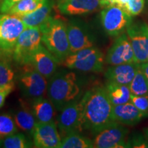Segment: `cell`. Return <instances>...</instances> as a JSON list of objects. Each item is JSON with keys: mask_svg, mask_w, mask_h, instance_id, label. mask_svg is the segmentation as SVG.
Masks as SVG:
<instances>
[{"mask_svg": "<svg viewBox=\"0 0 148 148\" xmlns=\"http://www.w3.org/2000/svg\"><path fill=\"white\" fill-rule=\"evenodd\" d=\"M126 33L134 51L136 63L148 62V25L145 22L132 23Z\"/></svg>", "mask_w": 148, "mask_h": 148, "instance_id": "10", "label": "cell"}, {"mask_svg": "<svg viewBox=\"0 0 148 148\" xmlns=\"http://www.w3.org/2000/svg\"><path fill=\"white\" fill-rule=\"evenodd\" d=\"M105 62L109 65L136 62L134 51L127 33H123L117 36L107 52Z\"/></svg>", "mask_w": 148, "mask_h": 148, "instance_id": "13", "label": "cell"}, {"mask_svg": "<svg viewBox=\"0 0 148 148\" xmlns=\"http://www.w3.org/2000/svg\"><path fill=\"white\" fill-rule=\"evenodd\" d=\"M104 61L102 52L93 46L71 53L62 62L64 66L70 69L84 72H101Z\"/></svg>", "mask_w": 148, "mask_h": 148, "instance_id": "4", "label": "cell"}, {"mask_svg": "<svg viewBox=\"0 0 148 148\" xmlns=\"http://www.w3.org/2000/svg\"><path fill=\"white\" fill-rule=\"evenodd\" d=\"M1 0H0V2H1Z\"/></svg>", "mask_w": 148, "mask_h": 148, "instance_id": "38", "label": "cell"}, {"mask_svg": "<svg viewBox=\"0 0 148 148\" xmlns=\"http://www.w3.org/2000/svg\"><path fill=\"white\" fill-rule=\"evenodd\" d=\"M70 45V54L85 48L93 47L95 38L86 23L73 18L66 24Z\"/></svg>", "mask_w": 148, "mask_h": 148, "instance_id": "12", "label": "cell"}, {"mask_svg": "<svg viewBox=\"0 0 148 148\" xmlns=\"http://www.w3.org/2000/svg\"><path fill=\"white\" fill-rule=\"evenodd\" d=\"M94 147L93 142L90 138L79 133H73L66 135L62 139L59 148H92Z\"/></svg>", "mask_w": 148, "mask_h": 148, "instance_id": "24", "label": "cell"}, {"mask_svg": "<svg viewBox=\"0 0 148 148\" xmlns=\"http://www.w3.org/2000/svg\"><path fill=\"white\" fill-rule=\"evenodd\" d=\"M145 137L146 138V140H147V143L148 145V127L145 129Z\"/></svg>", "mask_w": 148, "mask_h": 148, "instance_id": "35", "label": "cell"}, {"mask_svg": "<svg viewBox=\"0 0 148 148\" xmlns=\"http://www.w3.org/2000/svg\"><path fill=\"white\" fill-rule=\"evenodd\" d=\"M30 66L18 75L17 82L23 96L34 99L43 97L47 92L48 82L47 77Z\"/></svg>", "mask_w": 148, "mask_h": 148, "instance_id": "9", "label": "cell"}, {"mask_svg": "<svg viewBox=\"0 0 148 148\" xmlns=\"http://www.w3.org/2000/svg\"><path fill=\"white\" fill-rule=\"evenodd\" d=\"M105 88L109 99L113 106L130 101L131 92L128 85L107 81Z\"/></svg>", "mask_w": 148, "mask_h": 148, "instance_id": "21", "label": "cell"}, {"mask_svg": "<svg viewBox=\"0 0 148 148\" xmlns=\"http://www.w3.org/2000/svg\"><path fill=\"white\" fill-rule=\"evenodd\" d=\"M47 93L56 110L60 112L68 104L80 99V82L74 72H57L48 82Z\"/></svg>", "mask_w": 148, "mask_h": 148, "instance_id": "2", "label": "cell"}, {"mask_svg": "<svg viewBox=\"0 0 148 148\" xmlns=\"http://www.w3.org/2000/svg\"><path fill=\"white\" fill-rule=\"evenodd\" d=\"M60 132L68 135L79 133L84 130V100L74 101L60 111L57 118Z\"/></svg>", "mask_w": 148, "mask_h": 148, "instance_id": "8", "label": "cell"}, {"mask_svg": "<svg viewBox=\"0 0 148 148\" xmlns=\"http://www.w3.org/2000/svg\"><path fill=\"white\" fill-rule=\"evenodd\" d=\"M32 135L35 147L59 148L62 142L55 121L37 122Z\"/></svg>", "mask_w": 148, "mask_h": 148, "instance_id": "14", "label": "cell"}, {"mask_svg": "<svg viewBox=\"0 0 148 148\" xmlns=\"http://www.w3.org/2000/svg\"><path fill=\"white\" fill-rule=\"evenodd\" d=\"M27 27L20 16L0 14V50L12 53L18 37Z\"/></svg>", "mask_w": 148, "mask_h": 148, "instance_id": "6", "label": "cell"}, {"mask_svg": "<svg viewBox=\"0 0 148 148\" xmlns=\"http://www.w3.org/2000/svg\"><path fill=\"white\" fill-rule=\"evenodd\" d=\"M145 0H127L125 10L132 16L138 15L145 7Z\"/></svg>", "mask_w": 148, "mask_h": 148, "instance_id": "29", "label": "cell"}, {"mask_svg": "<svg viewBox=\"0 0 148 148\" xmlns=\"http://www.w3.org/2000/svg\"><path fill=\"white\" fill-rule=\"evenodd\" d=\"M59 61L47 47L41 44L33 54L29 64L38 73L49 78L56 71Z\"/></svg>", "mask_w": 148, "mask_h": 148, "instance_id": "15", "label": "cell"}, {"mask_svg": "<svg viewBox=\"0 0 148 148\" xmlns=\"http://www.w3.org/2000/svg\"><path fill=\"white\" fill-rule=\"evenodd\" d=\"M31 108L37 122L48 123L54 121L56 108L49 98L40 97L34 99Z\"/></svg>", "mask_w": 148, "mask_h": 148, "instance_id": "19", "label": "cell"}, {"mask_svg": "<svg viewBox=\"0 0 148 148\" xmlns=\"http://www.w3.org/2000/svg\"><path fill=\"white\" fill-rule=\"evenodd\" d=\"M147 1H148V0H147Z\"/></svg>", "mask_w": 148, "mask_h": 148, "instance_id": "40", "label": "cell"}, {"mask_svg": "<svg viewBox=\"0 0 148 148\" xmlns=\"http://www.w3.org/2000/svg\"><path fill=\"white\" fill-rule=\"evenodd\" d=\"M14 119L18 128L32 134L37 121L32 108L27 107L26 105L22 104L14 113Z\"/></svg>", "mask_w": 148, "mask_h": 148, "instance_id": "22", "label": "cell"}, {"mask_svg": "<svg viewBox=\"0 0 148 148\" xmlns=\"http://www.w3.org/2000/svg\"><path fill=\"white\" fill-rule=\"evenodd\" d=\"M84 100V130L97 134L114 122L112 106L103 86H95L85 92Z\"/></svg>", "mask_w": 148, "mask_h": 148, "instance_id": "1", "label": "cell"}, {"mask_svg": "<svg viewBox=\"0 0 148 148\" xmlns=\"http://www.w3.org/2000/svg\"><path fill=\"white\" fill-rule=\"evenodd\" d=\"M14 72L10 62L6 58L0 57V86L14 85Z\"/></svg>", "mask_w": 148, "mask_h": 148, "instance_id": "27", "label": "cell"}, {"mask_svg": "<svg viewBox=\"0 0 148 148\" xmlns=\"http://www.w3.org/2000/svg\"><path fill=\"white\" fill-rule=\"evenodd\" d=\"M42 33V42L58 59L62 61L70 54L66 24L50 16L38 27Z\"/></svg>", "mask_w": 148, "mask_h": 148, "instance_id": "3", "label": "cell"}, {"mask_svg": "<svg viewBox=\"0 0 148 148\" xmlns=\"http://www.w3.org/2000/svg\"><path fill=\"white\" fill-rule=\"evenodd\" d=\"M42 44V33L38 27H27L18 37L12 51V58L20 65L30 64L31 58Z\"/></svg>", "mask_w": 148, "mask_h": 148, "instance_id": "5", "label": "cell"}, {"mask_svg": "<svg viewBox=\"0 0 148 148\" xmlns=\"http://www.w3.org/2000/svg\"><path fill=\"white\" fill-rule=\"evenodd\" d=\"M130 102L147 117L148 116V95H135L131 93Z\"/></svg>", "mask_w": 148, "mask_h": 148, "instance_id": "30", "label": "cell"}, {"mask_svg": "<svg viewBox=\"0 0 148 148\" xmlns=\"http://www.w3.org/2000/svg\"><path fill=\"white\" fill-rule=\"evenodd\" d=\"M17 128L14 118L10 114H0V138H3L17 132Z\"/></svg>", "mask_w": 148, "mask_h": 148, "instance_id": "28", "label": "cell"}, {"mask_svg": "<svg viewBox=\"0 0 148 148\" xmlns=\"http://www.w3.org/2000/svg\"><path fill=\"white\" fill-rule=\"evenodd\" d=\"M129 88L132 95H148V82L140 65L134 78L129 84Z\"/></svg>", "mask_w": 148, "mask_h": 148, "instance_id": "26", "label": "cell"}, {"mask_svg": "<svg viewBox=\"0 0 148 148\" xmlns=\"http://www.w3.org/2000/svg\"><path fill=\"white\" fill-rule=\"evenodd\" d=\"M101 8L100 0H61L58 3L60 13L64 15H85Z\"/></svg>", "mask_w": 148, "mask_h": 148, "instance_id": "16", "label": "cell"}, {"mask_svg": "<svg viewBox=\"0 0 148 148\" xmlns=\"http://www.w3.org/2000/svg\"><path fill=\"white\" fill-rule=\"evenodd\" d=\"M21 0H1L0 2V13H7L13 5Z\"/></svg>", "mask_w": 148, "mask_h": 148, "instance_id": "31", "label": "cell"}, {"mask_svg": "<svg viewBox=\"0 0 148 148\" xmlns=\"http://www.w3.org/2000/svg\"><path fill=\"white\" fill-rule=\"evenodd\" d=\"M144 117L145 115L130 101L112 106V118L119 123L134 125Z\"/></svg>", "mask_w": 148, "mask_h": 148, "instance_id": "18", "label": "cell"}, {"mask_svg": "<svg viewBox=\"0 0 148 148\" xmlns=\"http://www.w3.org/2000/svg\"><path fill=\"white\" fill-rule=\"evenodd\" d=\"M132 16L119 5H112L103 8L100 20L103 30L110 36H118L124 32L132 23Z\"/></svg>", "mask_w": 148, "mask_h": 148, "instance_id": "7", "label": "cell"}, {"mask_svg": "<svg viewBox=\"0 0 148 148\" xmlns=\"http://www.w3.org/2000/svg\"><path fill=\"white\" fill-rule=\"evenodd\" d=\"M14 85H8V86H3L2 89L0 90V108L4 105L7 96L12 91Z\"/></svg>", "mask_w": 148, "mask_h": 148, "instance_id": "32", "label": "cell"}, {"mask_svg": "<svg viewBox=\"0 0 148 148\" xmlns=\"http://www.w3.org/2000/svg\"><path fill=\"white\" fill-rule=\"evenodd\" d=\"M3 87V86H0V90H1V89H2V88Z\"/></svg>", "mask_w": 148, "mask_h": 148, "instance_id": "37", "label": "cell"}, {"mask_svg": "<svg viewBox=\"0 0 148 148\" xmlns=\"http://www.w3.org/2000/svg\"><path fill=\"white\" fill-rule=\"evenodd\" d=\"M140 68L141 69V71H143V73L145 75V76L147 79V82H148V62H144L140 64Z\"/></svg>", "mask_w": 148, "mask_h": 148, "instance_id": "34", "label": "cell"}, {"mask_svg": "<svg viewBox=\"0 0 148 148\" xmlns=\"http://www.w3.org/2000/svg\"><path fill=\"white\" fill-rule=\"evenodd\" d=\"M139 65V64L136 62L110 65L105 72L104 76L107 81L129 86L134 78Z\"/></svg>", "mask_w": 148, "mask_h": 148, "instance_id": "17", "label": "cell"}, {"mask_svg": "<svg viewBox=\"0 0 148 148\" xmlns=\"http://www.w3.org/2000/svg\"><path fill=\"white\" fill-rule=\"evenodd\" d=\"M0 57H1V55H0Z\"/></svg>", "mask_w": 148, "mask_h": 148, "instance_id": "39", "label": "cell"}, {"mask_svg": "<svg viewBox=\"0 0 148 148\" xmlns=\"http://www.w3.org/2000/svg\"><path fill=\"white\" fill-rule=\"evenodd\" d=\"M126 2L127 0H100V5L102 8L108 5H116L125 9Z\"/></svg>", "mask_w": 148, "mask_h": 148, "instance_id": "33", "label": "cell"}, {"mask_svg": "<svg viewBox=\"0 0 148 148\" xmlns=\"http://www.w3.org/2000/svg\"><path fill=\"white\" fill-rule=\"evenodd\" d=\"M47 0H21L15 3L7 13L21 16L40 8Z\"/></svg>", "mask_w": 148, "mask_h": 148, "instance_id": "23", "label": "cell"}, {"mask_svg": "<svg viewBox=\"0 0 148 148\" xmlns=\"http://www.w3.org/2000/svg\"><path fill=\"white\" fill-rule=\"evenodd\" d=\"M34 143L21 132H16L3 138L2 147L5 148H29Z\"/></svg>", "mask_w": 148, "mask_h": 148, "instance_id": "25", "label": "cell"}, {"mask_svg": "<svg viewBox=\"0 0 148 148\" xmlns=\"http://www.w3.org/2000/svg\"><path fill=\"white\" fill-rule=\"evenodd\" d=\"M128 130L118 122L108 125L96 134L92 140L94 147L123 148L127 147L126 137Z\"/></svg>", "mask_w": 148, "mask_h": 148, "instance_id": "11", "label": "cell"}, {"mask_svg": "<svg viewBox=\"0 0 148 148\" xmlns=\"http://www.w3.org/2000/svg\"><path fill=\"white\" fill-rule=\"evenodd\" d=\"M53 5L54 2L53 0H47V2L40 8L20 17L27 27H39L51 16Z\"/></svg>", "mask_w": 148, "mask_h": 148, "instance_id": "20", "label": "cell"}, {"mask_svg": "<svg viewBox=\"0 0 148 148\" xmlns=\"http://www.w3.org/2000/svg\"><path fill=\"white\" fill-rule=\"evenodd\" d=\"M3 138H0V147H2V145H3Z\"/></svg>", "mask_w": 148, "mask_h": 148, "instance_id": "36", "label": "cell"}]
</instances>
